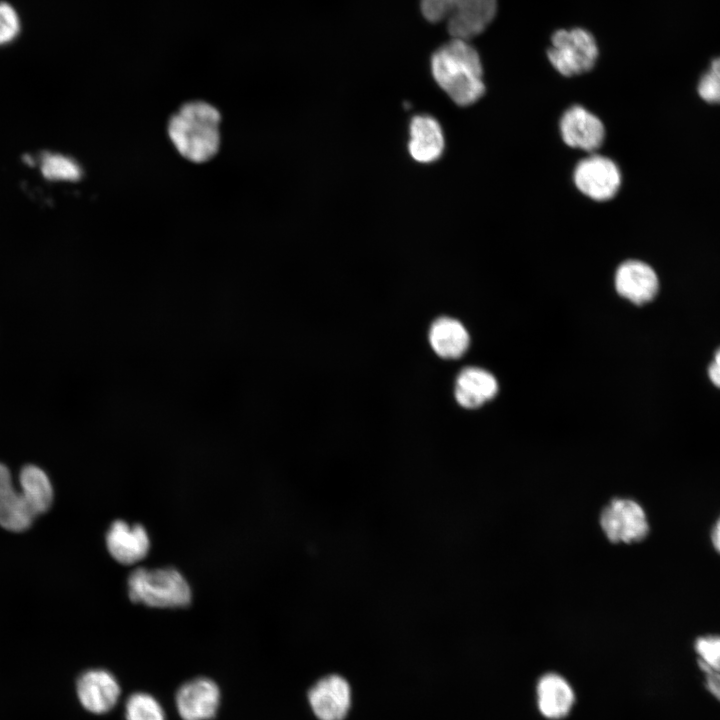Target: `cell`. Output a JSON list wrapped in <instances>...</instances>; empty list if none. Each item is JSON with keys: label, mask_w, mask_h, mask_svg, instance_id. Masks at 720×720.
<instances>
[{"label": "cell", "mask_w": 720, "mask_h": 720, "mask_svg": "<svg viewBox=\"0 0 720 720\" xmlns=\"http://www.w3.org/2000/svg\"><path fill=\"white\" fill-rule=\"evenodd\" d=\"M496 0H421L424 18L445 21L452 38L469 41L482 33L496 13Z\"/></svg>", "instance_id": "3"}, {"label": "cell", "mask_w": 720, "mask_h": 720, "mask_svg": "<svg viewBox=\"0 0 720 720\" xmlns=\"http://www.w3.org/2000/svg\"><path fill=\"white\" fill-rule=\"evenodd\" d=\"M572 179L581 194L591 200L604 202L618 193L622 184V173L611 158L591 153L576 164Z\"/></svg>", "instance_id": "6"}, {"label": "cell", "mask_w": 720, "mask_h": 720, "mask_svg": "<svg viewBox=\"0 0 720 720\" xmlns=\"http://www.w3.org/2000/svg\"><path fill=\"white\" fill-rule=\"evenodd\" d=\"M536 698L540 713L550 720L566 717L575 703L572 686L563 676L555 672L546 673L539 678Z\"/></svg>", "instance_id": "15"}, {"label": "cell", "mask_w": 720, "mask_h": 720, "mask_svg": "<svg viewBox=\"0 0 720 720\" xmlns=\"http://www.w3.org/2000/svg\"><path fill=\"white\" fill-rule=\"evenodd\" d=\"M600 526L613 543L638 542L647 536L649 526L643 508L631 499H613L600 514Z\"/></svg>", "instance_id": "8"}, {"label": "cell", "mask_w": 720, "mask_h": 720, "mask_svg": "<svg viewBox=\"0 0 720 720\" xmlns=\"http://www.w3.org/2000/svg\"><path fill=\"white\" fill-rule=\"evenodd\" d=\"M706 678V687L720 701V672L700 664Z\"/></svg>", "instance_id": "25"}, {"label": "cell", "mask_w": 720, "mask_h": 720, "mask_svg": "<svg viewBox=\"0 0 720 720\" xmlns=\"http://www.w3.org/2000/svg\"><path fill=\"white\" fill-rule=\"evenodd\" d=\"M559 131L567 146L588 154L596 153L606 137L602 120L581 105H572L563 112Z\"/></svg>", "instance_id": "9"}, {"label": "cell", "mask_w": 720, "mask_h": 720, "mask_svg": "<svg viewBox=\"0 0 720 720\" xmlns=\"http://www.w3.org/2000/svg\"><path fill=\"white\" fill-rule=\"evenodd\" d=\"M695 649L700 657L699 664L720 672V636L698 638Z\"/></svg>", "instance_id": "23"}, {"label": "cell", "mask_w": 720, "mask_h": 720, "mask_svg": "<svg viewBox=\"0 0 720 720\" xmlns=\"http://www.w3.org/2000/svg\"><path fill=\"white\" fill-rule=\"evenodd\" d=\"M428 340L434 353L447 360L462 357L470 345V336L465 326L448 316H441L432 322Z\"/></svg>", "instance_id": "17"}, {"label": "cell", "mask_w": 720, "mask_h": 720, "mask_svg": "<svg viewBox=\"0 0 720 720\" xmlns=\"http://www.w3.org/2000/svg\"><path fill=\"white\" fill-rule=\"evenodd\" d=\"M219 111L209 103L192 101L182 105L168 122V135L187 160L202 163L212 159L220 146Z\"/></svg>", "instance_id": "2"}, {"label": "cell", "mask_w": 720, "mask_h": 720, "mask_svg": "<svg viewBox=\"0 0 720 720\" xmlns=\"http://www.w3.org/2000/svg\"><path fill=\"white\" fill-rule=\"evenodd\" d=\"M41 172L49 180H76L80 176L79 166L61 154H46L41 160Z\"/></svg>", "instance_id": "21"}, {"label": "cell", "mask_w": 720, "mask_h": 720, "mask_svg": "<svg viewBox=\"0 0 720 720\" xmlns=\"http://www.w3.org/2000/svg\"><path fill=\"white\" fill-rule=\"evenodd\" d=\"M702 100L710 104H720V56L713 59L703 73L697 85Z\"/></svg>", "instance_id": "22"}, {"label": "cell", "mask_w": 720, "mask_h": 720, "mask_svg": "<svg viewBox=\"0 0 720 720\" xmlns=\"http://www.w3.org/2000/svg\"><path fill=\"white\" fill-rule=\"evenodd\" d=\"M431 72L438 86L457 105L476 103L485 93L480 56L467 40L452 38L431 57Z\"/></svg>", "instance_id": "1"}, {"label": "cell", "mask_w": 720, "mask_h": 720, "mask_svg": "<svg viewBox=\"0 0 720 720\" xmlns=\"http://www.w3.org/2000/svg\"><path fill=\"white\" fill-rule=\"evenodd\" d=\"M128 594L136 603L156 608L184 607L191 602V589L174 568L135 569L128 578Z\"/></svg>", "instance_id": "4"}, {"label": "cell", "mask_w": 720, "mask_h": 720, "mask_svg": "<svg viewBox=\"0 0 720 720\" xmlns=\"http://www.w3.org/2000/svg\"><path fill=\"white\" fill-rule=\"evenodd\" d=\"M712 541L717 549V551L720 553V518L716 522L713 531H712Z\"/></svg>", "instance_id": "27"}, {"label": "cell", "mask_w": 720, "mask_h": 720, "mask_svg": "<svg viewBox=\"0 0 720 720\" xmlns=\"http://www.w3.org/2000/svg\"><path fill=\"white\" fill-rule=\"evenodd\" d=\"M34 518L24 493L15 490L9 470L0 463V525L11 531H23Z\"/></svg>", "instance_id": "18"}, {"label": "cell", "mask_w": 720, "mask_h": 720, "mask_svg": "<svg viewBox=\"0 0 720 720\" xmlns=\"http://www.w3.org/2000/svg\"><path fill=\"white\" fill-rule=\"evenodd\" d=\"M617 293L635 305L651 302L659 290V279L655 270L641 260L630 259L622 262L615 272Z\"/></svg>", "instance_id": "10"}, {"label": "cell", "mask_w": 720, "mask_h": 720, "mask_svg": "<svg viewBox=\"0 0 720 720\" xmlns=\"http://www.w3.org/2000/svg\"><path fill=\"white\" fill-rule=\"evenodd\" d=\"M76 693L80 704L87 711L102 714L115 706L120 695V687L108 671L91 669L78 677Z\"/></svg>", "instance_id": "12"}, {"label": "cell", "mask_w": 720, "mask_h": 720, "mask_svg": "<svg viewBox=\"0 0 720 720\" xmlns=\"http://www.w3.org/2000/svg\"><path fill=\"white\" fill-rule=\"evenodd\" d=\"M547 51L552 66L563 76L572 77L590 71L598 58V47L592 34L582 28L558 30Z\"/></svg>", "instance_id": "5"}, {"label": "cell", "mask_w": 720, "mask_h": 720, "mask_svg": "<svg viewBox=\"0 0 720 720\" xmlns=\"http://www.w3.org/2000/svg\"><path fill=\"white\" fill-rule=\"evenodd\" d=\"M708 377L712 384L720 388V348L714 354V361L708 367Z\"/></svg>", "instance_id": "26"}, {"label": "cell", "mask_w": 720, "mask_h": 720, "mask_svg": "<svg viewBox=\"0 0 720 720\" xmlns=\"http://www.w3.org/2000/svg\"><path fill=\"white\" fill-rule=\"evenodd\" d=\"M126 720H165L158 701L146 693L132 694L125 706Z\"/></svg>", "instance_id": "20"}, {"label": "cell", "mask_w": 720, "mask_h": 720, "mask_svg": "<svg viewBox=\"0 0 720 720\" xmlns=\"http://www.w3.org/2000/svg\"><path fill=\"white\" fill-rule=\"evenodd\" d=\"M498 392L493 374L479 367H466L457 375L454 396L463 408L475 409L492 400Z\"/></svg>", "instance_id": "16"}, {"label": "cell", "mask_w": 720, "mask_h": 720, "mask_svg": "<svg viewBox=\"0 0 720 720\" xmlns=\"http://www.w3.org/2000/svg\"><path fill=\"white\" fill-rule=\"evenodd\" d=\"M20 31V20L15 9L6 2H0V45L13 41Z\"/></svg>", "instance_id": "24"}, {"label": "cell", "mask_w": 720, "mask_h": 720, "mask_svg": "<svg viewBox=\"0 0 720 720\" xmlns=\"http://www.w3.org/2000/svg\"><path fill=\"white\" fill-rule=\"evenodd\" d=\"M306 698L317 720H345L353 705V690L339 673L319 677L307 690Z\"/></svg>", "instance_id": "7"}, {"label": "cell", "mask_w": 720, "mask_h": 720, "mask_svg": "<svg viewBox=\"0 0 720 720\" xmlns=\"http://www.w3.org/2000/svg\"><path fill=\"white\" fill-rule=\"evenodd\" d=\"M106 545L110 555L117 562L131 565L148 554L150 540L143 526L129 525L123 520H116L107 531Z\"/></svg>", "instance_id": "13"}, {"label": "cell", "mask_w": 720, "mask_h": 720, "mask_svg": "<svg viewBox=\"0 0 720 720\" xmlns=\"http://www.w3.org/2000/svg\"><path fill=\"white\" fill-rule=\"evenodd\" d=\"M410 156L419 163L428 164L438 160L445 148V138L440 123L430 115H416L409 125Z\"/></svg>", "instance_id": "14"}, {"label": "cell", "mask_w": 720, "mask_h": 720, "mask_svg": "<svg viewBox=\"0 0 720 720\" xmlns=\"http://www.w3.org/2000/svg\"><path fill=\"white\" fill-rule=\"evenodd\" d=\"M21 490L35 517L46 512L52 504L53 489L49 478L39 467H23L19 477Z\"/></svg>", "instance_id": "19"}, {"label": "cell", "mask_w": 720, "mask_h": 720, "mask_svg": "<svg viewBox=\"0 0 720 720\" xmlns=\"http://www.w3.org/2000/svg\"><path fill=\"white\" fill-rule=\"evenodd\" d=\"M220 691L208 678H196L183 684L176 694V705L183 720H209L217 712Z\"/></svg>", "instance_id": "11"}]
</instances>
